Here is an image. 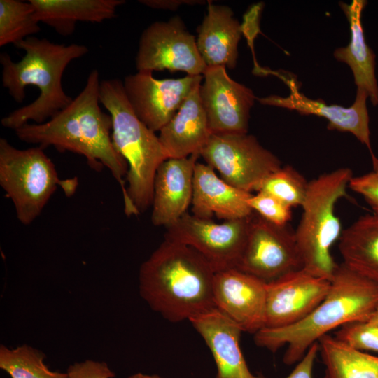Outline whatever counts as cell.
I'll return each mask as SVG.
<instances>
[{
	"mask_svg": "<svg viewBox=\"0 0 378 378\" xmlns=\"http://www.w3.org/2000/svg\"><path fill=\"white\" fill-rule=\"evenodd\" d=\"M190 321L212 354L216 378H265L250 371L239 344L242 330L216 307Z\"/></svg>",
	"mask_w": 378,
	"mask_h": 378,
	"instance_id": "ac0fdd59",
	"label": "cell"
},
{
	"mask_svg": "<svg viewBox=\"0 0 378 378\" xmlns=\"http://www.w3.org/2000/svg\"><path fill=\"white\" fill-rule=\"evenodd\" d=\"M352 177L351 169L342 167L309 181L294 234L303 269L314 276L331 280L338 265L331 248L343 230L335 209L337 201L346 196Z\"/></svg>",
	"mask_w": 378,
	"mask_h": 378,
	"instance_id": "8992f818",
	"label": "cell"
},
{
	"mask_svg": "<svg viewBox=\"0 0 378 378\" xmlns=\"http://www.w3.org/2000/svg\"><path fill=\"white\" fill-rule=\"evenodd\" d=\"M207 13L197 27L198 50L207 67L224 66L233 69L238 58L241 24L231 8L208 1Z\"/></svg>",
	"mask_w": 378,
	"mask_h": 378,
	"instance_id": "44dd1931",
	"label": "cell"
},
{
	"mask_svg": "<svg viewBox=\"0 0 378 378\" xmlns=\"http://www.w3.org/2000/svg\"><path fill=\"white\" fill-rule=\"evenodd\" d=\"M372 171L358 176H354L349 188L360 195L369 204L374 213L378 214V158L372 157Z\"/></svg>",
	"mask_w": 378,
	"mask_h": 378,
	"instance_id": "4dcf8cb0",
	"label": "cell"
},
{
	"mask_svg": "<svg viewBox=\"0 0 378 378\" xmlns=\"http://www.w3.org/2000/svg\"><path fill=\"white\" fill-rule=\"evenodd\" d=\"M338 248L343 264L378 283V214L361 216L344 230Z\"/></svg>",
	"mask_w": 378,
	"mask_h": 378,
	"instance_id": "cb8c5ba5",
	"label": "cell"
},
{
	"mask_svg": "<svg viewBox=\"0 0 378 378\" xmlns=\"http://www.w3.org/2000/svg\"><path fill=\"white\" fill-rule=\"evenodd\" d=\"M144 5L155 9L175 10L183 4H204V1L193 0H141L139 1Z\"/></svg>",
	"mask_w": 378,
	"mask_h": 378,
	"instance_id": "836d02e7",
	"label": "cell"
},
{
	"mask_svg": "<svg viewBox=\"0 0 378 378\" xmlns=\"http://www.w3.org/2000/svg\"><path fill=\"white\" fill-rule=\"evenodd\" d=\"M128 378H162L158 374H146L141 372H138L130 375Z\"/></svg>",
	"mask_w": 378,
	"mask_h": 378,
	"instance_id": "e575fe53",
	"label": "cell"
},
{
	"mask_svg": "<svg viewBox=\"0 0 378 378\" xmlns=\"http://www.w3.org/2000/svg\"><path fill=\"white\" fill-rule=\"evenodd\" d=\"M200 94L211 134H247L250 111L257 97L232 80L224 66L207 67Z\"/></svg>",
	"mask_w": 378,
	"mask_h": 378,
	"instance_id": "4fadbf2b",
	"label": "cell"
},
{
	"mask_svg": "<svg viewBox=\"0 0 378 378\" xmlns=\"http://www.w3.org/2000/svg\"><path fill=\"white\" fill-rule=\"evenodd\" d=\"M237 269L268 283L303 268L294 232L253 212Z\"/></svg>",
	"mask_w": 378,
	"mask_h": 378,
	"instance_id": "30bf717a",
	"label": "cell"
},
{
	"mask_svg": "<svg viewBox=\"0 0 378 378\" xmlns=\"http://www.w3.org/2000/svg\"><path fill=\"white\" fill-rule=\"evenodd\" d=\"M251 215L216 223L186 212L167 227L165 238L194 248L216 272L236 268L246 242Z\"/></svg>",
	"mask_w": 378,
	"mask_h": 378,
	"instance_id": "9c48e42d",
	"label": "cell"
},
{
	"mask_svg": "<svg viewBox=\"0 0 378 378\" xmlns=\"http://www.w3.org/2000/svg\"><path fill=\"white\" fill-rule=\"evenodd\" d=\"M323 378H378V356L355 349L328 335L318 342Z\"/></svg>",
	"mask_w": 378,
	"mask_h": 378,
	"instance_id": "d4e9b609",
	"label": "cell"
},
{
	"mask_svg": "<svg viewBox=\"0 0 378 378\" xmlns=\"http://www.w3.org/2000/svg\"><path fill=\"white\" fill-rule=\"evenodd\" d=\"M267 283L237 268L216 272V307L243 332L255 334L265 326Z\"/></svg>",
	"mask_w": 378,
	"mask_h": 378,
	"instance_id": "2e32d148",
	"label": "cell"
},
{
	"mask_svg": "<svg viewBox=\"0 0 378 378\" xmlns=\"http://www.w3.org/2000/svg\"><path fill=\"white\" fill-rule=\"evenodd\" d=\"M215 273L194 248L165 238L140 267L139 293L169 321H190L216 308Z\"/></svg>",
	"mask_w": 378,
	"mask_h": 378,
	"instance_id": "7a4b0ae2",
	"label": "cell"
},
{
	"mask_svg": "<svg viewBox=\"0 0 378 378\" xmlns=\"http://www.w3.org/2000/svg\"><path fill=\"white\" fill-rule=\"evenodd\" d=\"M100 102L112 119L113 144L127 162L125 177L129 199L139 213L144 211L153 203L157 170L168 157L155 132L135 114L122 81L102 80Z\"/></svg>",
	"mask_w": 378,
	"mask_h": 378,
	"instance_id": "5b68a950",
	"label": "cell"
},
{
	"mask_svg": "<svg viewBox=\"0 0 378 378\" xmlns=\"http://www.w3.org/2000/svg\"><path fill=\"white\" fill-rule=\"evenodd\" d=\"M138 71L169 70L203 75L207 69L195 36L178 16L157 21L142 33L136 57Z\"/></svg>",
	"mask_w": 378,
	"mask_h": 378,
	"instance_id": "8fae6325",
	"label": "cell"
},
{
	"mask_svg": "<svg viewBox=\"0 0 378 378\" xmlns=\"http://www.w3.org/2000/svg\"><path fill=\"white\" fill-rule=\"evenodd\" d=\"M24 51L20 62H13L6 52L0 55L2 85L12 98L22 103L25 88L31 85L39 89L40 94L33 102L14 110L4 117L1 125L17 130L29 120L43 123L66 107L73 100L63 90L62 78L67 66L85 55L88 48L72 43L57 44L46 38L28 37L15 45Z\"/></svg>",
	"mask_w": 378,
	"mask_h": 378,
	"instance_id": "3957f363",
	"label": "cell"
},
{
	"mask_svg": "<svg viewBox=\"0 0 378 378\" xmlns=\"http://www.w3.org/2000/svg\"><path fill=\"white\" fill-rule=\"evenodd\" d=\"M308 183L295 169L286 165L267 176L256 191L268 193L293 208L303 204Z\"/></svg>",
	"mask_w": 378,
	"mask_h": 378,
	"instance_id": "83f0119b",
	"label": "cell"
},
{
	"mask_svg": "<svg viewBox=\"0 0 378 378\" xmlns=\"http://www.w3.org/2000/svg\"><path fill=\"white\" fill-rule=\"evenodd\" d=\"M248 203L253 212L274 224L287 225L291 220L292 208L268 193L252 194Z\"/></svg>",
	"mask_w": 378,
	"mask_h": 378,
	"instance_id": "f546056e",
	"label": "cell"
},
{
	"mask_svg": "<svg viewBox=\"0 0 378 378\" xmlns=\"http://www.w3.org/2000/svg\"><path fill=\"white\" fill-rule=\"evenodd\" d=\"M202 76L157 79L150 71H138L125 77V95L139 120L153 132L174 117Z\"/></svg>",
	"mask_w": 378,
	"mask_h": 378,
	"instance_id": "7c38bea8",
	"label": "cell"
},
{
	"mask_svg": "<svg viewBox=\"0 0 378 378\" xmlns=\"http://www.w3.org/2000/svg\"><path fill=\"white\" fill-rule=\"evenodd\" d=\"M251 195L225 182L209 165L196 163L191 202L193 215L211 219L215 214L225 220L247 218L253 212L248 203Z\"/></svg>",
	"mask_w": 378,
	"mask_h": 378,
	"instance_id": "d6986e66",
	"label": "cell"
},
{
	"mask_svg": "<svg viewBox=\"0 0 378 378\" xmlns=\"http://www.w3.org/2000/svg\"><path fill=\"white\" fill-rule=\"evenodd\" d=\"M335 334V337L355 349L378 353V326L369 322L348 323Z\"/></svg>",
	"mask_w": 378,
	"mask_h": 378,
	"instance_id": "f1b7e54d",
	"label": "cell"
},
{
	"mask_svg": "<svg viewBox=\"0 0 378 378\" xmlns=\"http://www.w3.org/2000/svg\"><path fill=\"white\" fill-rule=\"evenodd\" d=\"M39 22L52 27L59 34L68 36L78 22H102L115 16L122 0H29Z\"/></svg>",
	"mask_w": 378,
	"mask_h": 378,
	"instance_id": "603a6c76",
	"label": "cell"
},
{
	"mask_svg": "<svg viewBox=\"0 0 378 378\" xmlns=\"http://www.w3.org/2000/svg\"><path fill=\"white\" fill-rule=\"evenodd\" d=\"M377 306L378 283L341 263L330 280L327 295L307 316L286 327L264 328L254 334V342L273 353L286 346L283 361L293 365L330 331L348 323L368 321Z\"/></svg>",
	"mask_w": 378,
	"mask_h": 378,
	"instance_id": "277c9868",
	"label": "cell"
},
{
	"mask_svg": "<svg viewBox=\"0 0 378 378\" xmlns=\"http://www.w3.org/2000/svg\"><path fill=\"white\" fill-rule=\"evenodd\" d=\"M43 352L27 344L14 349L0 346V368L10 378H67L66 372L51 370Z\"/></svg>",
	"mask_w": 378,
	"mask_h": 378,
	"instance_id": "484cf974",
	"label": "cell"
},
{
	"mask_svg": "<svg viewBox=\"0 0 378 378\" xmlns=\"http://www.w3.org/2000/svg\"><path fill=\"white\" fill-rule=\"evenodd\" d=\"M318 352V344L316 342L297 363L293 370L284 378H313L314 365Z\"/></svg>",
	"mask_w": 378,
	"mask_h": 378,
	"instance_id": "d6a6232c",
	"label": "cell"
},
{
	"mask_svg": "<svg viewBox=\"0 0 378 378\" xmlns=\"http://www.w3.org/2000/svg\"><path fill=\"white\" fill-rule=\"evenodd\" d=\"M330 280L300 269L266 285L265 326L279 328L307 316L326 298Z\"/></svg>",
	"mask_w": 378,
	"mask_h": 378,
	"instance_id": "5bb4252c",
	"label": "cell"
},
{
	"mask_svg": "<svg viewBox=\"0 0 378 378\" xmlns=\"http://www.w3.org/2000/svg\"><path fill=\"white\" fill-rule=\"evenodd\" d=\"M200 155L225 182L251 193L282 167L274 154L248 134H211Z\"/></svg>",
	"mask_w": 378,
	"mask_h": 378,
	"instance_id": "ba28073f",
	"label": "cell"
},
{
	"mask_svg": "<svg viewBox=\"0 0 378 378\" xmlns=\"http://www.w3.org/2000/svg\"><path fill=\"white\" fill-rule=\"evenodd\" d=\"M367 4L365 0H353L350 4L340 1V6L349 23L350 42L337 48L335 58L351 69L357 88L366 91L373 106L378 104V85L375 76V54L368 46L361 23V15Z\"/></svg>",
	"mask_w": 378,
	"mask_h": 378,
	"instance_id": "7402d4cb",
	"label": "cell"
},
{
	"mask_svg": "<svg viewBox=\"0 0 378 378\" xmlns=\"http://www.w3.org/2000/svg\"><path fill=\"white\" fill-rule=\"evenodd\" d=\"M199 153L168 158L158 167L154 181L151 221L167 227L187 211L192 202L194 169Z\"/></svg>",
	"mask_w": 378,
	"mask_h": 378,
	"instance_id": "e0dca14e",
	"label": "cell"
},
{
	"mask_svg": "<svg viewBox=\"0 0 378 378\" xmlns=\"http://www.w3.org/2000/svg\"><path fill=\"white\" fill-rule=\"evenodd\" d=\"M367 322L378 326V306Z\"/></svg>",
	"mask_w": 378,
	"mask_h": 378,
	"instance_id": "d590c367",
	"label": "cell"
},
{
	"mask_svg": "<svg viewBox=\"0 0 378 378\" xmlns=\"http://www.w3.org/2000/svg\"><path fill=\"white\" fill-rule=\"evenodd\" d=\"M270 74L279 76L288 86L290 92L288 97L270 95L256 98L263 105L274 106L298 111L301 115H314L326 118L329 130L350 132L368 148L371 158L374 155L370 141V118L366 101L368 94L364 90L357 88L354 102L349 107L337 104H327L321 99H312L299 91L292 78L288 79L279 72Z\"/></svg>",
	"mask_w": 378,
	"mask_h": 378,
	"instance_id": "9a60e30c",
	"label": "cell"
},
{
	"mask_svg": "<svg viewBox=\"0 0 378 378\" xmlns=\"http://www.w3.org/2000/svg\"><path fill=\"white\" fill-rule=\"evenodd\" d=\"M43 150L39 146L20 149L0 139V185L24 225L31 224L39 216L59 186L71 196L78 186L76 178H59Z\"/></svg>",
	"mask_w": 378,
	"mask_h": 378,
	"instance_id": "52a82bcc",
	"label": "cell"
},
{
	"mask_svg": "<svg viewBox=\"0 0 378 378\" xmlns=\"http://www.w3.org/2000/svg\"><path fill=\"white\" fill-rule=\"evenodd\" d=\"M35 9L29 1L0 0V46L15 45L40 31Z\"/></svg>",
	"mask_w": 378,
	"mask_h": 378,
	"instance_id": "4316f807",
	"label": "cell"
},
{
	"mask_svg": "<svg viewBox=\"0 0 378 378\" xmlns=\"http://www.w3.org/2000/svg\"><path fill=\"white\" fill-rule=\"evenodd\" d=\"M67 378H113L115 374L105 362L90 359L70 365Z\"/></svg>",
	"mask_w": 378,
	"mask_h": 378,
	"instance_id": "1f68e13d",
	"label": "cell"
},
{
	"mask_svg": "<svg viewBox=\"0 0 378 378\" xmlns=\"http://www.w3.org/2000/svg\"><path fill=\"white\" fill-rule=\"evenodd\" d=\"M198 83L174 117L160 130L159 139L168 158L200 153L211 132L200 94Z\"/></svg>",
	"mask_w": 378,
	"mask_h": 378,
	"instance_id": "ffe728a7",
	"label": "cell"
},
{
	"mask_svg": "<svg viewBox=\"0 0 378 378\" xmlns=\"http://www.w3.org/2000/svg\"><path fill=\"white\" fill-rule=\"evenodd\" d=\"M100 84L99 71L94 69L83 90L66 107L43 123L28 122L15 132L20 140L43 149L54 146L61 152L83 155L97 172L108 168L121 188L125 214L136 216L139 213L129 199L123 178L127 162L113 144L111 117L99 106Z\"/></svg>",
	"mask_w": 378,
	"mask_h": 378,
	"instance_id": "6da1fadb",
	"label": "cell"
}]
</instances>
